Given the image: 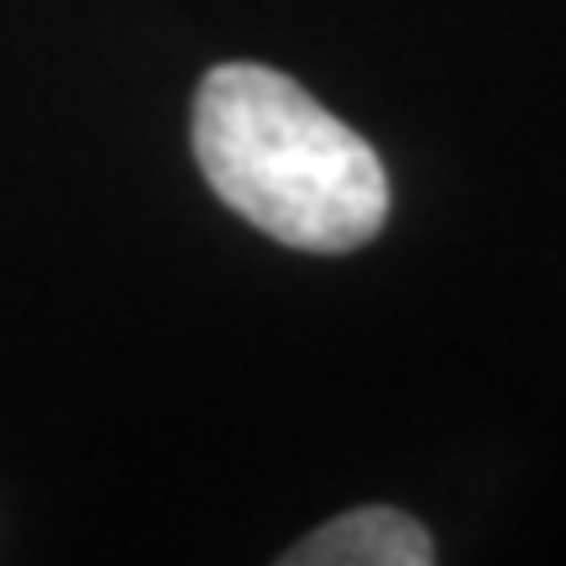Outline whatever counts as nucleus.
I'll return each mask as SVG.
<instances>
[{"label": "nucleus", "mask_w": 566, "mask_h": 566, "mask_svg": "<svg viewBox=\"0 0 566 566\" xmlns=\"http://www.w3.org/2000/svg\"><path fill=\"white\" fill-rule=\"evenodd\" d=\"M195 158L242 221L300 252H352L388 221L378 153L263 63H221L200 80Z\"/></svg>", "instance_id": "1"}, {"label": "nucleus", "mask_w": 566, "mask_h": 566, "mask_svg": "<svg viewBox=\"0 0 566 566\" xmlns=\"http://www.w3.org/2000/svg\"><path fill=\"white\" fill-rule=\"evenodd\" d=\"M436 546L420 520H409L405 509L367 504L352 509L325 530L304 535L289 551V566H430Z\"/></svg>", "instance_id": "2"}]
</instances>
